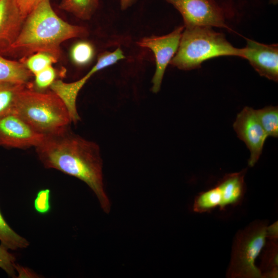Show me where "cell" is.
I'll return each mask as SVG.
<instances>
[{
	"instance_id": "18",
	"label": "cell",
	"mask_w": 278,
	"mask_h": 278,
	"mask_svg": "<svg viewBox=\"0 0 278 278\" xmlns=\"http://www.w3.org/2000/svg\"><path fill=\"white\" fill-rule=\"evenodd\" d=\"M263 253L261 268L263 277L277 276V239H269Z\"/></svg>"
},
{
	"instance_id": "16",
	"label": "cell",
	"mask_w": 278,
	"mask_h": 278,
	"mask_svg": "<svg viewBox=\"0 0 278 278\" xmlns=\"http://www.w3.org/2000/svg\"><path fill=\"white\" fill-rule=\"evenodd\" d=\"M26 86L0 81V117L13 112L20 92Z\"/></svg>"
},
{
	"instance_id": "21",
	"label": "cell",
	"mask_w": 278,
	"mask_h": 278,
	"mask_svg": "<svg viewBox=\"0 0 278 278\" xmlns=\"http://www.w3.org/2000/svg\"><path fill=\"white\" fill-rule=\"evenodd\" d=\"M92 46L86 42L76 43L72 48L71 56L73 60L77 64L82 65L88 63L93 56Z\"/></svg>"
},
{
	"instance_id": "22",
	"label": "cell",
	"mask_w": 278,
	"mask_h": 278,
	"mask_svg": "<svg viewBox=\"0 0 278 278\" xmlns=\"http://www.w3.org/2000/svg\"><path fill=\"white\" fill-rule=\"evenodd\" d=\"M15 256L8 251V249L0 245V268L4 270L8 275L15 276Z\"/></svg>"
},
{
	"instance_id": "2",
	"label": "cell",
	"mask_w": 278,
	"mask_h": 278,
	"mask_svg": "<svg viewBox=\"0 0 278 278\" xmlns=\"http://www.w3.org/2000/svg\"><path fill=\"white\" fill-rule=\"evenodd\" d=\"M88 34L86 28L71 24L60 18L50 0H42L26 18L16 39L6 54L27 56L45 52L59 59L62 43Z\"/></svg>"
},
{
	"instance_id": "13",
	"label": "cell",
	"mask_w": 278,
	"mask_h": 278,
	"mask_svg": "<svg viewBox=\"0 0 278 278\" xmlns=\"http://www.w3.org/2000/svg\"><path fill=\"white\" fill-rule=\"evenodd\" d=\"M101 70L99 63L96 62L79 80L68 83L59 79L55 80L50 86L51 91L56 94L64 103L72 123L76 124L80 120L76 107V100L79 91L92 76Z\"/></svg>"
},
{
	"instance_id": "3",
	"label": "cell",
	"mask_w": 278,
	"mask_h": 278,
	"mask_svg": "<svg viewBox=\"0 0 278 278\" xmlns=\"http://www.w3.org/2000/svg\"><path fill=\"white\" fill-rule=\"evenodd\" d=\"M178 50L170 62L182 70L199 68L208 59L222 56L242 58L244 48L234 47L225 36L216 32L212 27L195 26L184 27Z\"/></svg>"
},
{
	"instance_id": "8",
	"label": "cell",
	"mask_w": 278,
	"mask_h": 278,
	"mask_svg": "<svg viewBox=\"0 0 278 278\" xmlns=\"http://www.w3.org/2000/svg\"><path fill=\"white\" fill-rule=\"evenodd\" d=\"M182 16L184 27L208 26L228 28L222 9L212 0H164Z\"/></svg>"
},
{
	"instance_id": "12",
	"label": "cell",
	"mask_w": 278,
	"mask_h": 278,
	"mask_svg": "<svg viewBox=\"0 0 278 278\" xmlns=\"http://www.w3.org/2000/svg\"><path fill=\"white\" fill-rule=\"evenodd\" d=\"M25 20L14 0H0V54H6L15 41Z\"/></svg>"
},
{
	"instance_id": "20",
	"label": "cell",
	"mask_w": 278,
	"mask_h": 278,
	"mask_svg": "<svg viewBox=\"0 0 278 278\" xmlns=\"http://www.w3.org/2000/svg\"><path fill=\"white\" fill-rule=\"evenodd\" d=\"M55 56L45 52H37L30 55L23 61L28 70L33 75L51 66L57 62Z\"/></svg>"
},
{
	"instance_id": "11",
	"label": "cell",
	"mask_w": 278,
	"mask_h": 278,
	"mask_svg": "<svg viewBox=\"0 0 278 278\" xmlns=\"http://www.w3.org/2000/svg\"><path fill=\"white\" fill-rule=\"evenodd\" d=\"M242 58L247 59L260 76L277 81V44H265L248 39Z\"/></svg>"
},
{
	"instance_id": "15",
	"label": "cell",
	"mask_w": 278,
	"mask_h": 278,
	"mask_svg": "<svg viewBox=\"0 0 278 278\" xmlns=\"http://www.w3.org/2000/svg\"><path fill=\"white\" fill-rule=\"evenodd\" d=\"M99 0H61L59 8L83 20H90L99 6Z\"/></svg>"
},
{
	"instance_id": "10",
	"label": "cell",
	"mask_w": 278,
	"mask_h": 278,
	"mask_svg": "<svg viewBox=\"0 0 278 278\" xmlns=\"http://www.w3.org/2000/svg\"><path fill=\"white\" fill-rule=\"evenodd\" d=\"M233 128L238 137L250 150L248 165L253 167L262 154L268 135L256 116L255 110L245 107L237 115Z\"/></svg>"
},
{
	"instance_id": "7",
	"label": "cell",
	"mask_w": 278,
	"mask_h": 278,
	"mask_svg": "<svg viewBox=\"0 0 278 278\" xmlns=\"http://www.w3.org/2000/svg\"><path fill=\"white\" fill-rule=\"evenodd\" d=\"M184 26H180L170 33L162 36L145 37L136 44L152 50L155 58V71L152 79L153 93L160 89L166 67L176 54Z\"/></svg>"
},
{
	"instance_id": "1",
	"label": "cell",
	"mask_w": 278,
	"mask_h": 278,
	"mask_svg": "<svg viewBox=\"0 0 278 278\" xmlns=\"http://www.w3.org/2000/svg\"><path fill=\"white\" fill-rule=\"evenodd\" d=\"M45 167L58 170L86 183L108 213L110 203L104 189L102 161L98 145L71 132L69 129L46 136L36 148Z\"/></svg>"
},
{
	"instance_id": "19",
	"label": "cell",
	"mask_w": 278,
	"mask_h": 278,
	"mask_svg": "<svg viewBox=\"0 0 278 278\" xmlns=\"http://www.w3.org/2000/svg\"><path fill=\"white\" fill-rule=\"evenodd\" d=\"M257 119L268 136H278V108L268 106L255 110Z\"/></svg>"
},
{
	"instance_id": "14",
	"label": "cell",
	"mask_w": 278,
	"mask_h": 278,
	"mask_svg": "<svg viewBox=\"0 0 278 278\" xmlns=\"http://www.w3.org/2000/svg\"><path fill=\"white\" fill-rule=\"evenodd\" d=\"M32 75L23 62L8 60L0 55V81L27 84Z\"/></svg>"
},
{
	"instance_id": "27",
	"label": "cell",
	"mask_w": 278,
	"mask_h": 278,
	"mask_svg": "<svg viewBox=\"0 0 278 278\" xmlns=\"http://www.w3.org/2000/svg\"><path fill=\"white\" fill-rule=\"evenodd\" d=\"M271 1L272 3L276 4L277 2V0H271Z\"/></svg>"
},
{
	"instance_id": "17",
	"label": "cell",
	"mask_w": 278,
	"mask_h": 278,
	"mask_svg": "<svg viewBox=\"0 0 278 278\" xmlns=\"http://www.w3.org/2000/svg\"><path fill=\"white\" fill-rule=\"evenodd\" d=\"M0 241L6 249L16 250L27 248L29 242L16 233L7 223L0 212Z\"/></svg>"
},
{
	"instance_id": "4",
	"label": "cell",
	"mask_w": 278,
	"mask_h": 278,
	"mask_svg": "<svg viewBox=\"0 0 278 278\" xmlns=\"http://www.w3.org/2000/svg\"><path fill=\"white\" fill-rule=\"evenodd\" d=\"M12 112L46 136L65 131L72 123L64 103L56 94L27 86L20 92Z\"/></svg>"
},
{
	"instance_id": "6",
	"label": "cell",
	"mask_w": 278,
	"mask_h": 278,
	"mask_svg": "<svg viewBox=\"0 0 278 278\" xmlns=\"http://www.w3.org/2000/svg\"><path fill=\"white\" fill-rule=\"evenodd\" d=\"M247 169L226 174L213 188L198 194L194 199L195 212H210L216 207L223 210L228 206L240 205L246 191L245 176Z\"/></svg>"
},
{
	"instance_id": "23",
	"label": "cell",
	"mask_w": 278,
	"mask_h": 278,
	"mask_svg": "<svg viewBox=\"0 0 278 278\" xmlns=\"http://www.w3.org/2000/svg\"><path fill=\"white\" fill-rule=\"evenodd\" d=\"M36 85L40 89L50 87L56 80V72L53 66H50L34 75Z\"/></svg>"
},
{
	"instance_id": "26",
	"label": "cell",
	"mask_w": 278,
	"mask_h": 278,
	"mask_svg": "<svg viewBox=\"0 0 278 278\" xmlns=\"http://www.w3.org/2000/svg\"><path fill=\"white\" fill-rule=\"evenodd\" d=\"M136 0H120V7L121 9L125 10L130 7Z\"/></svg>"
},
{
	"instance_id": "24",
	"label": "cell",
	"mask_w": 278,
	"mask_h": 278,
	"mask_svg": "<svg viewBox=\"0 0 278 278\" xmlns=\"http://www.w3.org/2000/svg\"><path fill=\"white\" fill-rule=\"evenodd\" d=\"M49 190H42L38 193L34 200V207L40 213H47L49 208Z\"/></svg>"
},
{
	"instance_id": "5",
	"label": "cell",
	"mask_w": 278,
	"mask_h": 278,
	"mask_svg": "<svg viewBox=\"0 0 278 278\" xmlns=\"http://www.w3.org/2000/svg\"><path fill=\"white\" fill-rule=\"evenodd\" d=\"M268 222L256 220L236 234L227 276L230 278L263 277L255 261L268 238Z\"/></svg>"
},
{
	"instance_id": "25",
	"label": "cell",
	"mask_w": 278,
	"mask_h": 278,
	"mask_svg": "<svg viewBox=\"0 0 278 278\" xmlns=\"http://www.w3.org/2000/svg\"><path fill=\"white\" fill-rule=\"evenodd\" d=\"M42 0H14L22 16L25 19Z\"/></svg>"
},
{
	"instance_id": "9",
	"label": "cell",
	"mask_w": 278,
	"mask_h": 278,
	"mask_svg": "<svg viewBox=\"0 0 278 278\" xmlns=\"http://www.w3.org/2000/svg\"><path fill=\"white\" fill-rule=\"evenodd\" d=\"M46 137L13 112L0 117L1 146L15 148H36Z\"/></svg>"
}]
</instances>
